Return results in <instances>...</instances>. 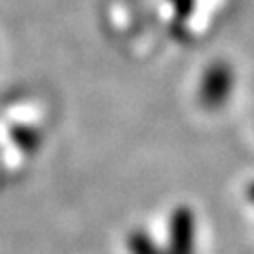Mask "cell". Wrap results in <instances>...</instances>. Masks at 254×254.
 <instances>
[{"mask_svg":"<svg viewBox=\"0 0 254 254\" xmlns=\"http://www.w3.org/2000/svg\"><path fill=\"white\" fill-rule=\"evenodd\" d=\"M234 86V72L230 68V64H224V62H216L212 64L202 80V98L206 100V104L218 106L222 104Z\"/></svg>","mask_w":254,"mask_h":254,"instance_id":"cell-1","label":"cell"},{"mask_svg":"<svg viewBox=\"0 0 254 254\" xmlns=\"http://www.w3.org/2000/svg\"><path fill=\"white\" fill-rule=\"evenodd\" d=\"M250 196L254 198V184H252V188H250Z\"/></svg>","mask_w":254,"mask_h":254,"instance_id":"cell-2","label":"cell"}]
</instances>
